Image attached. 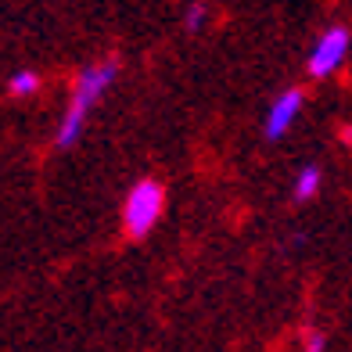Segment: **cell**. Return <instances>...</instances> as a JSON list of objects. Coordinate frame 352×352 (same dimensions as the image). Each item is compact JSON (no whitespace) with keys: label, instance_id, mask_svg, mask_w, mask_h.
Listing matches in <instances>:
<instances>
[{"label":"cell","instance_id":"cell-5","mask_svg":"<svg viewBox=\"0 0 352 352\" xmlns=\"http://www.w3.org/2000/svg\"><path fill=\"white\" fill-rule=\"evenodd\" d=\"M320 184H324V173H320V166H316V162H306V166L295 173L292 198H295V201H309L316 190H320Z\"/></svg>","mask_w":352,"mask_h":352},{"label":"cell","instance_id":"cell-2","mask_svg":"<svg viewBox=\"0 0 352 352\" xmlns=\"http://www.w3.org/2000/svg\"><path fill=\"white\" fill-rule=\"evenodd\" d=\"M162 209H166V187L155 180V176H144L130 187V195L122 198V230L126 237H148L158 219H162Z\"/></svg>","mask_w":352,"mask_h":352},{"label":"cell","instance_id":"cell-4","mask_svg":"<svg viewBox=\"0 0 352 352\" xmlns=\"http://www.w3.org/2000/svg\"><path fill=\"white\" fill-rule=\"evenodd\" d=\"M302 104H306V94H302L298 87H287V90H280L277 98L270 101L266 116H263V137H266V140H280V137H284V133L295 126V119H298Z\"/></svg>","mask_w":352,"mask_h":352},{"label":"cell","instance_id":"cell-3","mask_svg":"<svg viewBox=\"0 0 352 352\" xmlns=\"http://www.w3.org/2000/svg\"><path fill=\"white\" fill-rule=\"evenodd\" d=\"M349 43H352V33H349L345 25H331V29H324V33L316 36L309 58H306V72H309L313 79H327V76H334V72L342 69V61L349 58Z\"/></svg>","mask_w":352,"mask_h":352},{"label":"cell","instance_id":"cell-7","mask_svg":"<svg viewBox=\"0 0 352 352\" xmlns=\"http://www.w3.org/2000/svg\"><path fill=\"white\" fill-rule=\"evenodd\" d=\"M205 22H209V8L201 4V0H195V4H187V11H184V29L187 33H201L205 29Z\"/></svg>","mask_w":352,"mask_h":352},{"label":"cell","instance_id":"cell-1","mask_svg":"<svg viewBox=\"0 0 352 352\" xmlns=\"http://www.w3.org/2000/svg\"><path fill=\"white\" fill-rule=\"evenodd\" d=\"M116 76H119V61H116V58L94 61V65H87L83 72L76 76L72 94H69V104H65V116H61L58 133H54V148H58V151H69L72 144L83 137L90 111L98 108V101L111 90Z\"/></svg>","mask_w":352,"mask_h":352},{"label":"cell","instance_id":"cell-8","mask_svg":"<svg viewBox=\"0 0 352 352\" xmlns=\"http://www.w3.org/2000/svg\"><path fill=\"white\" fill-rule=\"evenodd\" d=\"M327 349V334L324 331H309L306 334V352H324Z\"/></svg>","mask_w":352,"mask_h":352},{"label":"cell","instance_id":"cell-6","mask_svg":"<svg viewBox=\"0 0 352 352\" xmlns=\"http://www.w3.org/2000/svg\"><path fill=\"white\" fill-rule=\"evenodd\" d=\"M36 90H40V72L19 69V72L8 76V94H11V98H33Z\"/></svg>","mask_w":352,"mask_h":352}]
</instances>
